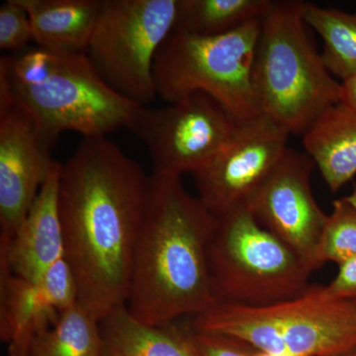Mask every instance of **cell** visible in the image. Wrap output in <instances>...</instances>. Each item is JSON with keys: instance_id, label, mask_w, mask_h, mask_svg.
<instances>
[{"instance_id": "obj_1", "label": "cell", "mask_w": 356, "mask_h": 356, "mask_svg": "<svg viewBox=\"0 0 356 356\" xmlns=\"http://www.w3.org/2000/svg\"><path fill=\"white\" fill-rule=\"evenodd\" d=\"M149 177L107 137L83 138L62 163L58 208L79 303L98 321L127 305Z\"/></svg>"}, {"instance_id": "obj_2", "label": "cell", "mask_w": 356, "mask_h": 356, "mask_svg": "<svg viewBox=\"0 0 356 356\" xmlns=\"http://www.w3.org/2000/svg\"><path fill=\"white\" fill-rule=\"evenodd\" d=\"M215 222L180 177L152 173L127 301L134 317L161 327L216 305L208 266Z\"/></svg>"}, {"instance_id": "obj_3", "label": "cell", "mask_w": 356, "mask_h": 356, "mask_svg": "<svg viewBox=\"0 0 356 356\" xmlns=\"http://www.w3.org/2000/svg\"><path fill=\"white\" fill-rule=\"evenodd\" d=\"M0 92L29 115L51 149L69 131L96 138L128 129L142 107L110 88L86 53L38 47L0 58Z\"/></svg>"}, {"instance_id": "obj_4", "label": "cell", "mask_w": 356, "mask_h": 356, "mask_svg": "<svg viewBox=\"0 0 356 356\" xmlns=\"http://www.w3.org/2000/svg\"><path fill=\"white\" fill-rule=\"evenodd\" d=\"M302 1H273L261 18L254 83L262 113L290 135H302L325 110L341 102V83L314 48Z\"/></svg>"}, {"instance_id": "obj_5", "label": "cell", "mask_w": 356, "mask_h": 356, "mask_svg": "<svg viewBox=\"0 0 356 356\" xmlns=\"http://www.w3.org/2000/svg\"><path fill=\"white\" fill-rule=\"evenodd\" d=\"M191 330L234 337L269 355H334L356 350V302L311 285L270 306L216 304L192 318Z\"/></svg>"}, {"instance_id": "obj_6", "label": "cell", "mask_w": 356, "mask_h": 356, "mask_svg": "<svg viewBox=\"0 0 356 356\" xmlns=\"http://www.w3.org/2000/svg\"><path fill=\"white\" fill-rule=\"evenodd\" d=\"M261 19L235 31L203 37L175 31L154 58L156 95L165 102L195 92L214 98L238 124L262 113L254 83Z\"/></svg>"}, {"instance_id": "obj_7", "label": "cell", "mask_w": 356, "mask_h": 356, "mask_svg": "<svg viewBox=\"0 0 356 356\" xmlns=\"http://www.w3.org/2000/svg\"><path fill=\"white\" fill-rule=\"evenodd\" d=\"M208 266L216 304L250 308L299 296L314 271L250 210L216 217Z\"/></svg>"}, {"instance_id": "obj_8", "label": "cell", "mask_w": 356, "mask_h": 356, "mask_svg": "<svg viewBox=\"0 0 356 356\" xmlns=\"http://www.w3.org/2000/svg\"><path fill=\"white\" fill-rule=\"evenodd\" d=\"M178 0H103L86 57L110 88L147 106L156 54L175 30Z\"/></svg>"}, {"instance_id": "obj_9", "label": "cell", "mask_w": 356, "mask_h": 356, "mask_svg": "<svg viewBox=\"0 0 356 356\" xmlns=\"http://www.w3.org/2000/svg\"><path fill=\"white\" fill-rule=\"evenodd\" d=\"M238 125L214 98L195 92L159 108L140 107L128 130L146 145L154 175L180 177L209 163Z\"/></svg>"}, {"instance_id": "obj_10", "label": "cell", "mask_w": 356, "mask_h": 356, "mask_svg": "<svg viewBox=\"0 0 356 356\" xmlns=\"http://www.w3.org/2000/svg\"><path fill=\"white\" fill-rule=\"evenodd\" d=\"M289 136L266 114L240 124L209 163L192 175L203 205L215 217L250 210L286 153Z\"/></svg>"}, {"instance_id": "obj_11", "label": "cell", "mask_w": 356, "mask_h": 356, "mask_svg": "<svg viewBox=\"0 0 356 356\" xmlns=\"http://www.w3.org/2000/svg\"><path fill=\"white\" fill-rule=\"evenodd\" d=\"M34 122L0 92V243L19 231L58 161Z\"/></svg>"}, {"instance_id": "obj_12", "label": "cell", "mask_w": 356, "mask_h": 356, "mask_svg": "<svg viewBox=\"0 0 356 356\" xmlns=\"http://www.w3.org/2000/svg\"><path fill=\"white\" fill-rule=\"evenodd\" d=\"M315 168L306 152L288 147L250 209L313 270L314 254L327 218L312 192Z\"/></svg>"}, {"instance_id": "obj_13", "label": "cell", "mask_w": 356, "mask_h": 356, "mask_svg": "<svg viewBox=\"0 0 356 356\" xmlns=\"http://www.w3.org/2000/svg\"><path fill=\"white\" fill-rule=\"evenodd\" d=\"M0 334L10 344L9 356L27 355L33 339L79 302L76 280L65 257L37 282L16 277L0 261Z\"/></svg>"}, {"instance_id": "obj_14", "label": "cell", "mask_w": 356, "mask_h": 356, "mask_svg": "<svg viewBox=\"0 0 356 356\" xmlns=\"http://www.w3.org/2000/svg\"><path fill=\"white\" fill-rule=\"evenodd\" d=\"M57 163L42 185L25 221L8 243H0V261L16 277L37 282L53 264L65 257L64 234L58 208Z\"/></svg>"}, {"instance_id": "obj_15", "label": "cell", "mask_w": 356, "mask_h": 356, "mask_svg": "<svg viewBox=\"0 0 356 356\" xmlns=\"http://www.w3.org/2000/svg\"><path fill=\"white\" fill-rule=\"evenodd\" d=\"M29 16L33 43L60 54H84L103 0H18Z\"/></svg>"}, {"instance_id": "obj_16", "label": "cell", "mask_w": 356, "mask_h": 356, "mask_svg": "<svg viewBox=\"0 0 356 356\" xmlns=\"http://www.w3.org/2000/svg\"><path fill=\"white\" fill-rule=\"evenodd\" d=\"M303 146L329 188L339 191L356 175V111L341 102L325 110L304 134Z\"/></svg>"}, {"instance_id": "obj_17", "label": "cell", "mask_w": 356, "mask_h": 356, "mask_svg": "<svg viewBox=\"0 0 356 356\" xmlns=\"http://www.w3.org/2000/svg\"><path fill=\"white\" fill-rule=\"evenodd\" d=\"M102 356H200L191 331L144 324L122 306L99 321Z\"/></svg>"}, {"instance_id": "obj_18", "label": "cell", "mask_w": 356, "mask_h": 356, "mask_svg": "<svg viewBox=\"0 0 356 356\" xmlns=\"http://www.w3.org/2000/svg\"><path fill=\"white\" fill-rule=\"evenodd\" d=\"M273 0H178L175 31L212 37L261 19Z\"/></svg>"}, {"instance_id": "obj_19", "label": "cell", "mask_w": 356, "mask_h": 356, "mask_svg": "<svg viewBox=\"0 0 356 356\" xmlns=\"http://www.w3.org/2000/svg\"><path fill=\"white\" fill-rule=\"evenodd\" d=\"M302 17L324 42L322 58L341 83L356 76V10L346 13L302 1Z\"/></svg>"}, {"instance_id": "obj_20", "label": "cell", "mask_w": 356, "mask_h": 356, "mask_svg": "<svg viewBox=\"0 0 356 356\" xmlns=\"http://www.w3.org/2000/svg\"><path fill=\"white\" fill-rule=\"evenodd\" d=\"M99 321L77 302L33 339L26 356H102Z\"/></svg>"}, {"instance_id": "obj_21", "label": "cell", "mask_w": 356, "mask_h": 356, "mask_svg": "<svg viewBox=\"0 0 356 356\" xmlns=\"http://www.w3.org/2000/svg\"><path fill=\"white\" fill-rule=\"evenodd\" d=\"M356 259V209L344 198L332 203L313 257L314 269L327 262L337 266Z\"/></svg>"}, {"instance_id": "obj_22", "label": "cell", "mask_w": 356, "mask_h": 356, "mask_svg": "<svg viewBox=\"0 0 356 356\" xmlns=\"http://www.w3.org/2000/svg\"><path fill=\"white\" fill-rule=\"evenodd\" d=\"M33 33L29 16L18 0H6L0 6V49L17 54L29 50Z\"/></svg>"}, {"instance_id": "obj_23", "label": "cell", "mask_w": 356, "mask_h": 356, "mask_svg": "<svg viewBox=\"0 0 356 356\" xmlns=\"http://www.w3.org/2000/svg\"><path fill=\"white\" fill-rule=\"evenodd\" d=\"M191 332L200 356H255L259 350L234 337Z\"/></svg>"}, {"instance_id": "obj_24", "label": "cell", "mask_w": 356, "mask_h": 356, "mask_svg": "<svg viewBox=\"0 0 356 356\" xmlns=\"http://www.w3.org/2000/svg\"><path fill=\"white\" fill-rule=\"evenodd\" d=\"M325 289L332 296L356 302V259L339 266L336 277Z\"/></svg>"}, {"instance_id": "obj_25", "label": "cell", "mask_w": 356, "mask_h": 356, "mask_svg": "<svg viewBox=\"0 0 356 356\" xmlns=\"http://www.w3.org/2000/svg\"><path fill=\"white\" fill-rule=\"evenodd\" d=\"M341 102L356 111V76L341 83Z\"/></svg>"}, {"instance_id": "obj_26", "label": "cell", "mask_w": 356, "mask_h": 356, "mask_svg": "<svg viewBox=\"0 0 356 356\" xmlns=\"http://www.w3.org/2000/svg\"><path fill=\"white\" fill-rule=\"evenodd\" d=\"M343 198L346 199L348 203H350L351 205H353V207H355L356 209V184L355 188H353V191H351L350 195L346 196V197Z\"/></svg>"}, {"instance_id": "obj_27", "label": "cell", "mask_w": 356, "mask_h": 356, "mask_svg": "<svg viewBox=\"0 0 356 356\" xmlns=\"http://www.w3.org/2000/svg\"><path fill=\"white\" fill-rule=\"evenodd\" d=\"M330 356H356V350L346 351V353H337V355Z\"/></svg>"}, {"instance_id": "obj_28", "label": "cell", "mask_w": 356, "mask_h": 356, "mask_svg": "<svg viewBox=\"0 0 356 356\" xmlns=\"http://www.w3.org/2000/svg\"><path fill=\"white\" fill-rule=\"evenodd\" d=\"M255 356H282V355H269V353H262V351H261V350H257V355H255Z\"/></svg>"}]
</instances>
